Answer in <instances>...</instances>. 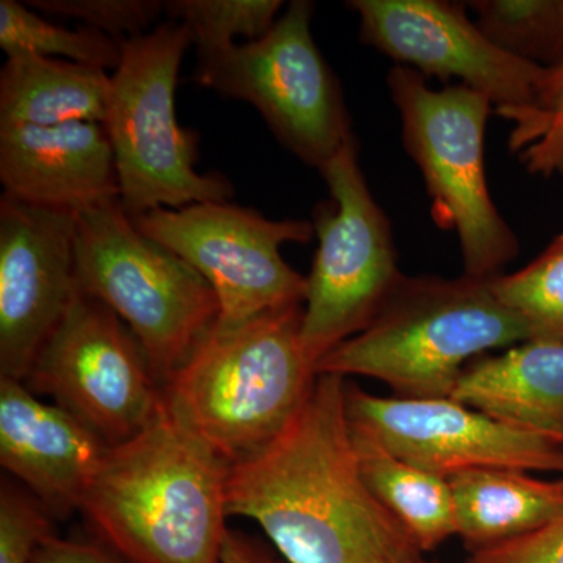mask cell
<instances>
[{
  "mask_svg": "<svg viewBox=\"0 0 563 563\" xmlns=\"http://www.w3.org/2000/svg\"><path fill=\"white\" fill-rule=\"evenodd\" d=\"M346 377L320 374L290 424L229 468V517L261 525L288 563H417L422 551L363 479Z\"/></svg>",
  "mask_w": 563,
  "mask_h": 563,
  "instance_id": "1",
  "label": "cell"
},
{
  "mask_svg": "<svg viewBox=\"0 0 563 563\" xmlns=\"http://www.w3.org/2000/svg\"><path fill=\"white\" fill-rule=\"evenodd\" d=\"M229 468L163 402L132 439L107 448L80 512L124 563H221Z\"/></svg>",
  "mask_w": 563,
  "mask_h": 563,
  "instance_id": "2",
  "label": "cell"
},
{
  "mask_svg": "<svg viewBox=\"0 0 563 563\" xmlns=\"http://www.w3.org/2000/svg\"><path fill=\"white\" fill-rule=\"evenodd\" d=\"M303 307L214 322L163 385L169 413L229 465L261 453L309 399L318 374L301 340Z\"/></svg>",
  "mask_w": 563,
  "mask_h": 563,
  "instance_id": "3",
  "label": "cell"
},
{
  "mask_svg": "<svg viewBox=\"0 0 563 563\" xmlns=\"http://www.w3.org/2000/svg\"><path fill=\"white\" fill-rule=\"evenodd\" d=\"M532 340L490 280L404 274L372 324L329 352L317 374L383 380L406 399L451 398L472 358Z\"/></svg>",
  "mask_w": 563,
  "mask_h": 563,
  "instance_id": "4",
  "label": "cell"
},
{
  "mask_svg": "<svg viewBox=\"0 0 563 563\" xmlns=\"http://www.w3.org/2000/svg\"><path fill=\"white\" fill-rule=\"evenodd\" d=\"M191 44L190 31L172 20L122 41L102 124L113 147L120 202L131 217L228 202L233 195L225 177L196 172L198 135L177 121V81Z\"/></svg>",
  "mask_w": 563,
  "mask_h": 563,
  "instance_id": "5",
  "label": "cell"
},
{
  "mask_svg": "<svg viewBox=\"0 0 563 563\" xmlns=\"http://www.w3.org/2000/svg\"><path fill=\"white\" fill-rule=\"evenodd\" d=\"M77 287L121 318L163 385L220 317L201 273L133 224L120 199L77 214Z\"/></svg>",
  "mask_w": 563,
  "mask_h": 563,
  "instance_id": "6",
  "label": "cell"
},
{
  "mask_svg": "<svg viewBox=\"0 0 563 563\" xmlns=\"http://www.w3.org/2000/svg\"><path fill=\"white\" fill-rule=\"evenodd\" d=\"M407 154L417 163L435 220L454 229L465 276L490 280L515 261L520 242L493 202L485 172V128L493 103L463 85L433 90L417 70L387 77Z\"/></svg>",
  "mask_w": 563,
  "mask_h": 563,
  "instance_id": "7",
  "label": "cell"
},
{
  "mask_svg": "<svg viewBox=\"0 0 563 563\" xmlns=\"http://www.w3.org/2000/svg\"><path fill=\"white\" fill-rule=\"evenodd\" d=\"M313 3L295 0L266 35L198 52L196 81L250 102L282 146L321 172L354 133L342 87L312 35Z\"/></svg>",
  "mask_w": 563,
  "mask_h": 563,
  "instance_id": "8",
  "label": "cell"
},
{
  "mask_svg": "<svg viewBox=\"0 0 563 563\" xmlns=\"http://www.w3.org/2000/svg\"><path fill=\"white\" fill-rule=\"evenodd\" d=\"M320 173L331 199L313 213L318 247L306 277L301 325L314 368L372 324L404 276L390 221L363 176L354 135Z\"/></svg>",
  "mask_w": 563,
  "mask_h": 563,
  "instance_id": "9",
  "label": "cell"
},
{
  "mask_svg": "<svg viewBox=\"0 0 563 563\" xmlns=\"http://www.w3.org/2000/svg\"><path fill=\"white\" fill-rule=\"evenodd\" d=\"M154 242L201 273L220 301V324L302 306L307 279L284 261L285 243H309L313 222L269 220L229 202L155 209L131 217Z\"/></svg>",
  "mask_w": 563,
  "mask_h": 563,
  "instance_id": "10",
  "label": "cell"
},
{
  "mask_svg": "<svg viewBox=\"0 0 563 563\" xmlns=\"http://www.w3.org/2000/svg\"><path fill=\"white\" fill-rule=\"evenodd\" d=\"M25 387L51 396L107 444L132 439L161 410L163 393L129 325L79 295L40 351Z\"/></svg>",
  "mask_w": 563,
  "mask_h": 563,
  "instance_id": "11",
  "label": "cell"
},
{
  "mask_svg": "<svg viewBox=\"0 0 563 563\" xmlns=\"http://www.w3.org/2000/svg\"><path fill=\"white\" fill-rule=\"evenodd\" d=\"M362 43L424 77L481 92L499 117L531 109L548 69L507 54L448 0H351Z\"/></svg>",
  "mask_w": 563,
  "mask_h": 563,
  "instance_id": "12",
  "label": "cell"
},
{
  "mask_svg": "<svg viewBox=\"0 0 563 563\" xmlns=\"http://www.w3.org/2000/svg\"><path fill=\"white\" fill-rule=\"evenodd\" d=\"M347 417L402 461L439 476L506 468L563 474V443L444 399L372 395L347 384Z\"/></svg>",
  "mask_w": 563,
  "mask_h": 563,
  "instance_id": "13",
  "label": "cell"
},
{
  "mask_svg": "<svg viewBox=\"0 0 563 563\" xmlns=\"http://www.w3.org/2000/svg\"><path fill=\"white\" fill-rule=\"evenodd\" d=\"M77 214L0 198V376L24 383L80 295Z\"/></svg>",
  "mask_w": 563,
  "mask_h": 563,
  "instance_id": "14",
  "label": "cell"
},
{
  "mask_svg": "<svg viewBox=\"0 0 563 563\" xmlns=\"http://www.w3.org/2000/svg\"><path fill=\"white\" fill-rule=\"evenodd\" d=\"M0 181L16 201L76 214L120 199L102 122H0Z\"/></svg>",
  "mask_w": 563,
  "mask_h": 563,
  "instance_id": "15",
  "label": "cell"
},
{
  "mask_svg": "<svg viewBox=\"0 0 563 563\" xmlns=\"http://www.w3.org/2000/svg\"><path fill=\"white\" fill-rule=\"evenodd\" d=\"M110 444L84 422L0 376V463L52 520L80 512L92 474Z\"/></svg>",
  "mask_w": 563,
  "mask_h": 563,
  "instance_id": "16",
  "label": "cell"
},
{
  "mask_svg": "<svg viewBox=\"0 0 563 563\" xmlns=\"http://www.w3.org/2000/svg\"><path fill=\"white\" fill-rule=\"evenodd\" d=\"M451 399L563 443V340L532 339L473 361Z\"/></svg>",
  "mask_w": 563,
  "mask_h": 563,
  "instance_id": "17",
  "label": "cell"
},
{
  "mask_svg": "<svg viewBox=\"0 0 563 563\" xmlns=\"http://www.w3.org/2000/svg\"><path fill=\"white\" fill-rule=\"evenodd\" d=\"M457 536L468 553L517 539L563 517V477L521 470H470L448 477Z\"/></svg>",
  "mask_w": 563,
  "mask_h": 563,
  "instance_id": "18",
  "label": "cell"
},
{
  "mask_svg": "<svg viewBox=\"0 0 563 563\" xmlns=\"http://www.w3.org/2000/svg\"><path fill=\"white\" fill-rule=\"evenodd\" d=\"M110 87L111 76L101 68L36 55L7 57L0 70V122H103Z\"/></svg>",
  "mask_w": 563,
  "mask_h": 563,
  "instance_id": "19",
  "label": "cell"
},
{
  "mask_svg": "<svg viewBox=\"0 0 563 563\" xmlns=\"http://www.w3.org/2000/svg\"><path fill=\"white\" fill-rule=\"evenodd\" d=\"M350 424L363 479L422 553H431L457 536L453 492L446 477L402 461L368 429L351 420Z\"/></svg>",
  "mask_w": 563,
  "mask_h": 563,
  "instance_id": "20",
  "label": "cell"
},
{
  "mask_svg": "<svg viewBox=\"0 0 563 563\" xmlns=\"http://www.w3.org/2000/svg\"><path fill=\"white\" fill-rule=\"evenodd\" d=\"M466 7L507 54L539 68H563V0H473Z\"/></svg>",
  "mask_w": 563,
  "mask_h": 563,
  "instance_id": "21",
  "label": "cell"
},
{
  "mask_svg": "<svg viewBox=\"0 0 563 563\" xmlns=\"http://www.w3.org/2000/svg\"><path fill=\"white\" fill-rule=\"evenodd\" d=\"M0 49L7 57L36 55L103 70L117 69L122 57L121 41L95 29L55 24L16 0H0Z\"/></svg>",
  "mask_w": 563,
  "mask_h": 563,
  "instance_id": "22",
  "label": "cell"
},
{
  "mask_svg": "<svg viewBox=\"0 0 563 563\" xmlns=\"http://www.w3.org/2000/svg\"><path fill=\"white\" fill-rule=\"evenodd\" d=\"M490 285L532 339L563 340V233L523 269L493 277Z\"/></svg>",
  "mask_w": 563,
  "mask_h": 563,
  "instance_id": "23",
  "label": "cell"
},
{
  "mask_svg": "<svg viewBox=\"0 0 563 563\" xmlns=\"http://www.w3.org/2000/svg\"><path fill=\"white\" fill-rule=\"evenodd\" d=\"M165 13L191 33L196 51L262 38L279 20L280 0H169Z\"/></svg>",
  "mask_w": 563,
  "mask_h": 563,
  "instance_id": "24",
  "label": "cell"
},
{
  "mask_svg": "<svg viewBox=\"0 0 563 563\" xmlns=\"http://www.w3.org/2000/svg\"><path fill=\"white\" fill-rule=\"evenodd\" d=\"M503 118L514 124L509 146L529 173L563 174V68L548 69L531 109Z\"/></svg>",
  "mask_w": 563,
  "mask_h": 563,
  "instance_id": "25",
  "label": "cell"
},
{
  "mask_svg": "<svg viewBox=\"0 0 563 563\" xmlns=\"http://www.w3.org/2000/svg\"><path fill=\"white\" fill-rule=\"evenodd\" d=\"M27 5L52 16L79 21L84 27L121 43L151 32L165 11V3L155 0H32Z\"/></svg>",
  "mask_w": 563,
  "mask_h": 563,
  "instance_id": "26",
  "label": "cell"
},
{
  "mask_svg": "<svg viewBox=\"0 0 563 563\" xmlns=\"http://www.w3.org/2000/svg\"><path fill=\"white\" fill-rule=\"evenodd\" d=\"M52 518L25 490L3 481L0 490V563H32L52 533Z\"/></svg>",
  "mask_w": 563,
  "mask_h": 563,
  "instance_id": "27",
  "label": "cell"
},
{
  "mask_svg": "<svg viewBox=\"0 0 563 563\" xmlns=\"http://www.w3.org/2000/svg\"><path fill=\"white\" fill-rule=\"evenodd\" d=\"M466 563H563V517L517 539L473 551Z\"/></svg>",
  "mask_w": 563,
  "mask_h": 563,
  "instance_id": "28",
  "label": "cell"
},
{
  "mask_svg": "<svg viewBox=\"0 0 563 563\" xmlns=\"http://www.w3.org/2000/svg\"><path fill=\"white\" fill-rule=\"evenodd\" d=\"M32 563H124L109 548L99 544L76 542V540L60 539L54 532L47 536L36 553Z\"/></svg>",
  "mask_w": 563,
  "mask_h": 563,
  "instance_id": "29",
  "label": "cell"
},
{
  "mask_svg": "<svg viewBox=\"0 0 563 563\" xmlns=\"http://www.w3.org/2000/svg\"><path fill=\"white\" fill-rule=\"evenodd\" d=\"M221 563H288L276 550L257 539L229 529L222 547Z\"/></svg>",
  "mask_w": 563,
  "mask_h": 563,
  "instance_id": "30",
  "label": "cell"
},
{
  "mask_svg": "<svg viewBox=\"0 0 563 563\" xmlns=\"http://www.w3.org/2000/svg\"><path fill=\"white\" fill-rule=\"evenodd\" d=\"M417 563H428V562H424V561H420V562H417Z\"/></svg>",
  "mask_w": 563,
  "mask_h": 563,
  "instance_id": "31",
  "label": "cell"
}]
</instances>
